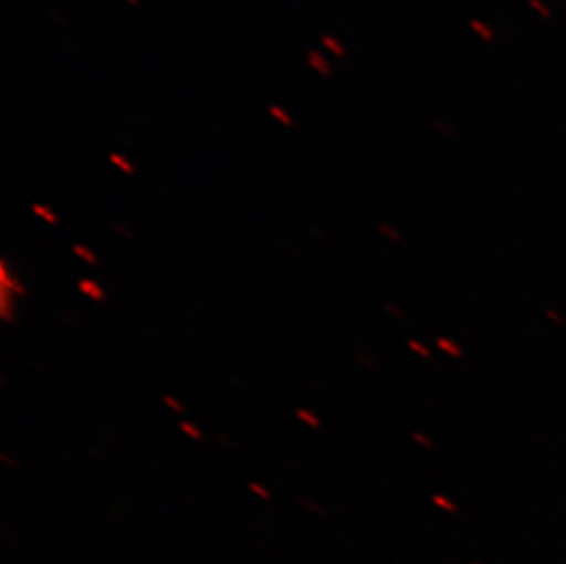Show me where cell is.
<instances>
[{"mask_svg": "<svg viewBox=\"0 0 566 564\" xmlns=\"http://www.w3.org/2000/svg\"><path fill=\"white\" fill-rule=\"evenodd\" d=\"M528 4L530 8H532L534 11H537V13H539V15L545 19V21H551L552 15H554L551 8H548V4H545L543 0H528Z\"/></svg>", "mask_w": 566, "mask_h": 564, "instance_id": "obj_9", "label": "cell"}, {"mask_svg": "<svg viewBox=\"0 0 566 564\" xmlns=\"http://www.w3.org/2000/svg\"><path fill=\"white\" fill-rule=\"evenodd\" d=\"M0 290L13 293L17 299L27 297L28 293L24 282L19 278V273L10 267V262H8L6 257L0 261Z\"/></svg>", "mask_w": 566, "mask_h": 564, "instance_id": "obj_1", "label": "cell"}, {"mask_svg": "<svg viewBox=\"0 0 566 564\" xmlns=\"http://www.w3.org/2000/svg\"><path fill=\"white\" fill-rule=\"evenodd\" d=\"M470 28L473 30V32L479 35V38L484 41V43H493L495 39H497V35H495V32H493V28L490 27V24H486L484 21H479V19H471L470 21Z\"/></svg>", "mask_w": 566, "mask_h": 564, "instance_id": "obj_6", "label": "cell"}, {"mask_svg": "<svg viewBox=\"0 0 566 564\" xmlns=\"http://www.w3.org/2000/svg\"><path fill=\"white\" fill-rule=\"evenodd\" d=\"M295 418L297 421H301L303 426L308 427V429H321L323 427V420H321V416L315 412V410L308 409V407H300V409L295 410Z\"/></svg>", "mask_w": 566, "mask_h": 564, "instance_id": "obj_5", "label": "cell"}, {"mask_svg": "<svg viewBox=\"0 0 566 564\" xmlns=\"http://www.w3.org/2000/svg\"><path fill=\"white\" fill-rule=\"evenodd\" d=\"M178 429H180V432H182L184 437L191 438V440H195V442H200V440H203L202 427L198 426V424H195V421L182 420L180 424H178Z\"/></svg>", "mask_w": 566, "mask_h": 564, "instance_id": "obj_7", "label": "cell"}, {"mask_svg": "<svg viewBox=\"0 0 566 564\" xmlns=\"http://www.w3.org/2000/svg\"><path fill=\"white\" fill-rule=\"evenodd\" d=\"M161 404L166 405L167 409L175 412V415H184L186 412V405L182 404V399L177 398L172 395L161 396Z\"/></svg>", "mask_w": 566, "mask_h": 564, "instance_id": "obj_8", "label": "cell"}, {"mask_svg": "<svg viewBox=\"0 0 566 564\" xmlns=\"http://www.w3.org/2000/svg\"><path fill=\"white\" fill-rule=\"evenodd\" d=\"M248 488H250L253 495L261 497V499H270V490H268L266 485L259 484V482H250Z\"/></svg>", "mask_w": 566, "mask_h": 564, "instance_id": "obj_11", "label": "cell"}, {"mask_svg": "<svg viewBox=\"0 0 566 564\" xmlns=\"http://www.w3.org/2000/svg\"><path fill=\"white\" fill-rule=\"evenodd\" d=\"M379 231L387 237V239H390V242H400L401 234L396 231V229L389 228L387 224L379 226Z\"/></svg>", "mask_w": 566, "mask_h": 564, "instance_id": "obj_12", "label": "cell"}, {"mask_svg": "<svg viewBox=\"0 0 566 564\" xmlns=\"http://www.w3.org/2000/svg\"><path fill=\"white\" fill-rule=\"evenodd\" d=\"M17 301L19 299L13 293L0 290V320L6 325H15L17 323Z\"/></svg>", "mask_w": 566, "mask_h": 564, "instance_id": "obj_3", "label": "cell"}, {"mask_svg": "<svg viewBox=\"0 0 566 564\" xmlns=\"http://www.w3.org/2000/svg\"><path fill=\"white\" fill-rule=\"evenodd\" d=\"M77 292L91 299L92 303H105L107 301V290L97 279L83 278L77 281Z\"/></svg>", "mask_w": 566, "mask_h": 564, "instance_id": "obj_2", "label": "cell"}, {"mask_svg": "<svg viewBox=\"0 0 566 564\" xmlns=\"http://www.w3.org/2000/svg\"><path fill=\"white\" fill-rule=\"evenodd\" d=\"M0 460H2V463H4V466H8V468H19V463H17L15 458H11L10 455H8V452H4V455L0 457Z\"/></svg>", "mask_w": 566, "mask_h": 564, "instance_id": "obj_14", "label": "cell"}, {"mask_svg": "<svg viewBox=\"0 0 566 564\" xmlns=\"http://www.w3.org/2000/svg\"><path fill=\"white\" fill-rule=\"evenodd\" d=\"M409 348L411 351L418 352L420 356L431 357V352L422 345V343H418V341H409Z\"/></svg>", "mask_w": 566, "mask_h": 564, "instance_id": "obj_13", "label": "cell"}, {"mask_svg": "<svg viewBox=\"0 0 566 564\" xmlns=\"http://www.w3.org/2000/svg\"><path fill=\"white\" fill-rule=\"evenodd\" d=\"M72 253H74L75 259H80L81 262H85L88 267H97V262H99V255H97L96 251L92 250L91 246L83 244V242H74L72 244Z\"/></svg>", "mask_w": 566, "mask_h": 564, "instance_id": "obj_4", "label": "cell"}, {"mask_svg": "<svg viewBox=\"0 0 566 564\" xmlns=\"http://www.w3.org/2000/svg\"><path fill=\"white\" fill-rule=\"evenodd\" d=\"M33 213L38 215L39 219H43L46 224L55 226L57 222H60L57 215L52 213L49 208H41V206H35V208H33Z\"/></svg>", "mask_w": 566, "mask_h": 564, "instance_id": "obj_10", "label": "cell"}]
</instances>
